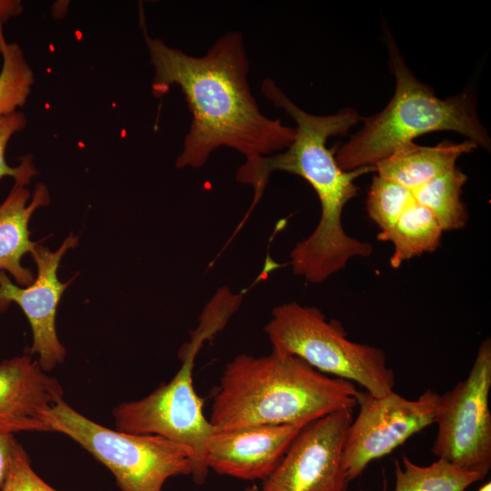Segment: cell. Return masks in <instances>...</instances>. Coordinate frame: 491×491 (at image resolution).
Segmentation results:
<instances>
[{"instance_id":"44dd1931","label":"cell","mask_w":491,"mask_h":491,"mask_svg":"<svg viewBox=\"0 0 491 491\" xmlns=\"http://www.w3.org/2000/svg\"><path fill=\"white\" fill-rule=\"evenodd\" d=\"M27 119L24 112L17 110L0 116V180L4 176H12L15 183L26 186L31 179L38 175L31 155L20 158V165L15 167L8 165L5 160V150L11 137L25 128Z\"/></svg>"},{"instance_id":"7c38bea8","label":"cell","mask_w":491,"mask_h":491,"mask_svg":"<svg viewBox=\"0 0 491 491\" xmlns=\"http://www.w3.org/2000/svg\"><path fill=\"white\" fill-rule=\"evenodd\" d=\"M306 425L254 426L214 432L207 443V466L220 475L265 480Z\"/></svg>"},{"instance_id":"8fae6325","label":"cell","mask_w":491,"mask_h":491,"mask_svg":"<svg viewBox=\"0 0 491 491\" xmlns=\"http://www.w3.org/2000/svg\"><path fill=\"white\" fill-rule=\"evenodd\" d=\"M77 241L78 237L71 234L56 251L37 245L31 253L37 266V276L25 288L13 284L0 270V312L5 311L10 303L21 307L33 334L30 354L38 355L37 361L45 372L62 364L66 355L57 337L55 316L59 300L70 282H60L57 269L63 256L75 247Z\"/></svg>"},{"instance_id":"52a82bcc","label":"cell","mask_w":491,"mask_h":491,"mask_svg":"<svg viewBox=\"0 0 491 491\" xmlns=\"http://www.w3.org/2000/svg\"><path fill=\"white\" fill-rule=\"evenodd\" d=\"M205 341L191 333L190 341L179 353L181 367L168 383L142 399L121 403L113 409L116 430L156 435L189 447L193 454L191 475L199 485L208 474L207 443L214 433L193 383L195 356Z\"/></svg>"},{"instance_id":"cb8c5ba5","label":"cell","mask_w":491,"mask_h":491,"mask_svg":"<svg viewBox=\"0 0 491 491\" xmlns=\"http://www.w3.org/2000/svg\"><path fill=\"white\" fill-rule=\"evenodd\" d=\"M23 12V5L19 0H0V18L5 22L19 15Z\"/></svg>"},{"instance_id":"d6986e66","label":"cell","mask_w":491,"mask_h":491,"mask_svg":"<svg viewBox=\"0 0 491 491\" xmlns=\"http://www.w3.org/2000/svg\"><path fill=\"white\" fill-rule=\"evenodd\" d=\"M0 18V116L17 111L25 105L35 83L34 71L23 49L15 42H7Z\"/></svg>"},{"instance_id":"9c48e42d","label":"cell","mask_w":491,"mask_h":491,"mask_svg":"<svg viewBox=\"0 0 491 491\" xmlns=\"http://www.w3.org/2000/svg\"><path fill=\"white\" fill-rule=\"evenodd\" d=\"M439 397L432 389L416 399H407L395 391L375 397L358 390L359 411L347 428L342 452L347 481L358 477L371 462L390 454L432 425Z\"/></svg>"},{"instance_id":"484cf974","label":"cell","mask_w":491,"mask_h":491,"mask_svg":"<svg viewBox=\"0 0 491 491\" xmlns=\"http://www.w3.org/2000/svg\"><path fill=\"white\" fill-rule=\"evenodd\" d=\"M245 491H260V489L256 486H252L245 489Z\"/></svg>"},{"instance_id":"7a4b0ae2","label":"cell","mask_w":491,"mask_h":491,"mask_svg":"<svg viewBox=\"0 0 491 491\" xmlns=\"http://www.w3.org/2000/svg\"><path fill=\"white\" fill-rule=\"evenodd\" d=\"M261 90L266 99L294 119L295 138L281 152L246 159L237 170L236 180L253 187V205L276 171L299 175L312 186L320 203V219L311 235L294 246L290 258L296 276L319 284L344 269L350 259L373 253L371 244L346 233L342 214L357 195L356 179L375 171V166L345 171L338 165L334 150L326 146L329 137L346 135L361 116L351 108L328 115L309 114L293 103L271 78L263 81Z\"/></svg>"},{"instance_id":"7402d4cb","label":"cell","mask_w":491,"mask_h":491,"mask_svg":"<svg viewBox=\"0 0 491 491\" xmlns=\"http://www.w3.org/2000/svg\"><path fill=\"white\" fill-rule=\"evenodd\" d=\"M1 491H57L45 483L32 468L22 445L15 441L8 475Z\"/></svg>"},{"instance_id":"603a6c76","label":"cell","mask_w":491,"mask_h":491,"mask_svg":"<svg viewBox=\"0 0 491 491\" xmlns=\"http://www.w3.org/2000/svg\"><path fill=\"white\" fill-rule=\"evenodd\" d=\"M14 434L0 426V490L8 475L14 445Z\"/></svg>"},{"instance_id":"ffe728a7","label":"cell","mask_w":491,"mask_h":491,"mask_svg":"<svg viewBox=\"0 0 491 491\" xmlns=\"http://www.w3.org/2000/svg\"><path fill=\"white\" fill-rule=\"evenodd\" d=\"M414 201L412 190L376 175L367 193L366 209L369 217L380 228V233H385Z\"/></svg>"},{"instance_id":"ba28073f","label":"cell","mask_w":491,"mask_h":491,"mask_svg":"<svg viewBox=\"0 0 491 491\" xmlns=\"http://www.w3.org/2000/svg\"><path fill=\"white\" fill-rule=\"evenodd\" d=\"M491 341L479 346L466 379L440 395L432 453L483 479L491 467Z\"/></svg>"},{"instance_id":"3957f363","label":"cell","mask_w":491,"mask_h":491,"mask_svg":"<svg viewBox=\"0 0 491 491\" xmlns=\"http://www.w3.org/2000/svg\"><path fill=\"white\" fill-rule=\"evenodd\" d=\"M357 394L351 381L328 376L296 356L241 354L223 371L208 420L214 432L307 425L333 412L354 409Z\"/></svg>"},{"instance_id":"9a60e30c","label":"cell","mask_w":491,"mask_h":491,"mask_svg":"<svg viewBox=\"0 0 491 491\" xmlns=\"http://www.w3.org/2000/svg\"><path fill=\"white\" fill-rule=\"evenodd\" d=\"M470 140L462 143L443 141L434 146L414 142L396 149L375 165L376 175L395 181L410 190L456 167L457 159L475 148Z\"/></svg>"},{"instance_id":"30bf717a","label":"cell","mask_w":491,"mask_h":491,"mask_svg":"<svg viewBox=\"0 0 491 491\" xmlns=\"http://www.w3.org/2000/svg\"><path fill=\"white\" fill-rule=\"evenodd\" d=\"M352 420L353 409L346 408L306 425L260 491H346L342 452Z\"/></svg>"},{"instance_id":"ac0fdd59","label":"cell","mask_w":491,"mask_h":491,"mask_svg":"<svg viewBox=\"0 0 491 491\" xmlns=\"http://www.w3.org/2000/svg\"><path fill=\"white\" fill-rule=\"evenodd\" d=\"M402 465L395 460V491H465L474 483L482 480L480 476L466 472L443 459H437L428 466H419L403 456Z\"/></svg>"},{"instance_id":"2e32d148","label":"cell","mask_w":491,"mask_h":491,"mask_svg":"<svg viewBox=\"0 0 491 491\" xmlns=\"http://www.w3.org/2000/svg\"><path fill=\"white\" fill-rule=\"evenodd\" d=\"M443 233L434 214L414 201L388 231L377 235V239L393 243L390 266L397 268L406 260L437 249Z\"/></svg>"},{"instance_id":"d4e9b609","label":"cell","mask_w":491,"mask_h":491,"mask_svg":"<svg viewBox=\"0 0 491 491\" xmlns=\"http://www.w3.org/2000/svg\"><path fill=\"white\" fill-rule=\"evenodd\" d=\"M477 491H491V482L488 481L481 486Z\"/></svg>"},{"instance_id":"e0dca14e","label":"cell","mask_w":491,"mask_h":491,"mask_svg":"<svg viewBox=\"0 0 491 491\" xmlns=\"http://www.w3.org/2000/svg\"><path fill=\"white\" fill-rule=\"evenodd\" d=\"M467 176L456 166L412 190L416 203L428 208L443 231L463 228L468 213L462 201V187Z\"/></svg>"},{"instance_id":"5b68a950","label":"cell","mask_w":491,"mask_h":491,"mask_svg":"<svg viewBox=\"0 0 491 491\" xmlns=\"http://www.w3.org/2000/svg\"><path fill=\"white\" fill-rule=\"evenodd\" d=\"M264 329L272 351L296 356L323 374L356 383L375 397L394 391L396 376L385 352L351 341L340 322L327 321L315 306L281 304Z\"/></svg>"},{"instance_id":"4fadbf2b","label":"cell","mask_w":491,"mask_h":491,"mask_svg":"<svg viewBox=\"0 0 491 491\" xmlns=\"http://www.w3.org/2000/svg\"><path fill=\"white\" fill-rule=\"evenodd\" d=\"M64 390L31 354L0 363V426L16 433L50 432L47 412L63 399Z\"/></svg>"},{"instance_id":"5bb4252c","label":"cell","mask_w":491,"mask_h":491,"mask_svg":"<svg viewBox=\"0 0 491 491\" xmlns=\"http://www.w3.org/2000/svg\"><path fill=\"white\" fill-rule=\"evenodd\" d=\"M29 198L30 191L15 183L0 205V270L7 271L19 285L25 286L35 279L31 271L22 266L21 259L38 245L30 240L28 224L36 209L49 204L47 187L38 183L28 203Z\"/></svg>"},{"instance_id":"277c9868","label":"cell","mask_w":491,"mask_h":491,"mask_svg":"<svg viewBox=\"0 0 491 491\" xmlns=\"http://www.w3.org/2000/svg\"><path fill=\"white\" fill-rule=\"evenodd\" d=\"M386 44L396 78L395 94L381 112L365 120L364 126L337 150L338 165L345 171L375 166L396 149L436 131L459 133L489 150L490 137L477 116L473 97L466 93L446 99L436 96L406 65L389 34Z\"/></svg>"},{"instance_id":"8992f818","label":"cell","mask_w":491,"mask_h":491,"mask_svg":"<svg viewBox=\"0 0 491 491\" xmlns=\"http://www.w3.org/2000/svg\"><path fill=\"white\" fill-rule=\"evenodd\" d=\"M46 420L50 432L67 436L106 466L121 491H162L168 478L192 474L189 447L156 435L103 426L64 399L50 408Z\"/></svg>"},{"instance_id":"6da1fadb","label":"cell","mask_w":491,"mask_h":491,"mask_svg":"<svg viewBox=\"0 0 491 491\" xmlns=\"http://www.w3.org/2000/svg\"><path fill=\"white\" fill-rule=\"evenodd\" d=\"M140 26L155 69V97L178 85L192 114V122L175 166L201 167L221 146L233 148L246 159L285 150L295 128L265 115L251 93L249 61L242 35L228 32L202 56H194L148 35L144 12Z\"/></svg>"}]
</instances>
